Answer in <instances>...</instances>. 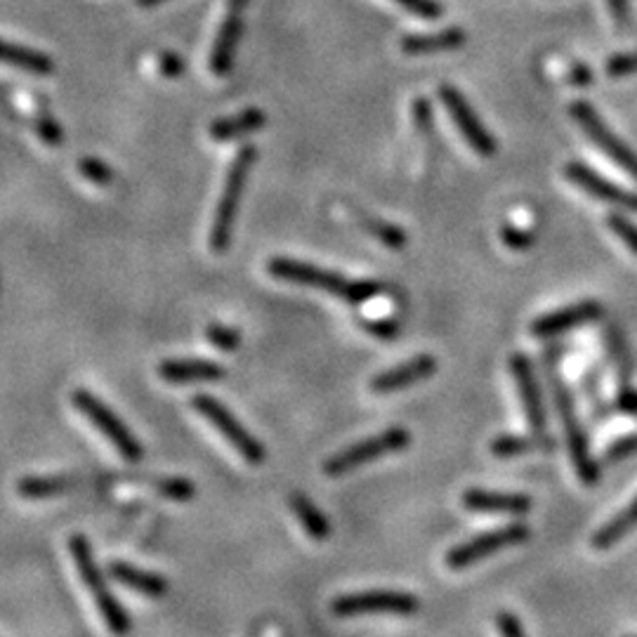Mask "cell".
I'll use <instances>...</instances> for the list:
<instances>
[{
	"instance_id": "19",
	"label": "cell",
	"mask_w": 637,
	"mask_h": 637,
	"mask_svg": "<svg viewBox=\"0 0 637 637\" xmlns=\"http://www.w3.org/2000/svg\"><path fill=\"white\" fill-rule=\"evenodd\" d=\"M109 576L121 583V586L135 590V593H140L144 597H151V600H161V597H166L170 590V583L166 581V576L156 574V571L140 569L130 562H111Z\"/></svg>"
},
{
	"instance_id": "41",
	"label": "cell",
	"mask_w": 637,
	"mask_h": 637,
	"mask_svg": "<svg viewBox=\"0 0 637 637\" xmlns=\"http://www.w3.org/2000/svg\"><path fill=\"white\" fill-rule=\"evenodd\" d=\"M607 5L609 15H612L616 26H619V29H628L630 19H633V15H630V0H607Z\"/></svg>"
},
{
	"instance_id": "40",
	"label": "cell",
	"mask_w": 637,
	"mask_h": 637,
	"mask_svg": "<svg viewBox=\"0 0 637 637\" xmlns=\"http://www.w3.org/2000/svg\"><path fill=\"white\" fill-rule=\"evenodd\" d=\"M635 451H637V435L621 437V439H616V442L607 449V461H609V463L623 461V458L633 456Z\"/></svg>"
},
{
	"instance_id": "11",
	"label": "cell",
	"mask_w": 637,
	"mask_h": 637,
	"mask_svg": "<svg viewBox=\"0 0 637 637\" xmlns=\"http://www.w3.org/2000/svg\"><path fill=\"white\" fill-rule=\"evenodd\" d=\"M437 95L446 107V111H449L453 126H456L458 133L465 137V142H468L479 156H494L498 151L496 137L484 128V123L479 121V116L475 114V109L470 107V102L465 100V95L458 93V90L449 83L439 85Z\"/></svg>"
},
{
	"instance_id": "32",
	"label": "cell",
	"mask_w": 637,
	"mask_h": 637,
	"mask_svg": "<svg viewBox=\"0 0 637 637\" xmlns=\"http://www.w3.org/2000/svg\"><path fill=\"white\" fill-rule=\"evenodd\" d=\"M413 123H416V130L423 137L432 140L435 137V111H432V104L428 97H418L413 102Z\"/></svg>"
},
{
	"instance_id": "37",
	"label": "cell",
	"mask_w": 637,
	"mask_h": 637,
	"mask_svg": "<svg viewBox=\"0 0 637 637\" xmlns=\"http://www.w3.org/2000/svg\"><path fill=\"white\" fill-rule=\"evenodd\" d=\"M36 133L41 135V140L48 144V147H59L64 140L62 128L57 126V121L50 114H41L36 118Z\"/></svg>"
},
{
	"instance_id": "21",
	"label": "cell",
	"mask_w": 637,
	"mask_h": 637,
	"mask_svg": "<svg viewBox=\"0 0 637 637\" xmlns=\"http://www.w3.org/2000/svg\"><path fill=\"white\" fill-rule=\"evenodd\" d=\"M0 64H8V67L34 76H50L55 71V62L48 55L26 48V45L3 41V38H0Z\"/></svg>"
},
{
	"instance_id": "39",
	"label": "cell",
	"mask_w": 637,
	"mask_h": 637,
	"mask_svg": "<svg viewBox=\"0 0 637 637\" xmlns=\"http://www.w3.org/2000/svg\"><path fill=\"white\" fill-rule=\"evenodd\" d=\"M496 626H498V633H501V637H527L524 623L517 619V616L512 612H498Z\"/></svg>"
},
{
	"instance_id": "5",
	"label": "cell",
	"mask_w": 637,
	"mask_h": 637,
	"mask_svg": "<svg viewBox=\"0 0 637 637\" xmlns=\"http://www.w3.org/2000/svg\"><path fill=\"white\" fill-rule=\"evenodd\" d=\"M409 444H411V432L406 428H399V425H394V428H387L383 432H378V435L366 437L361 439V442L338 451L336 456H331L324 463V472L328 477L347 475V472L364 468V465L376 461V458L409 449Z\"/></svg>"
},
{
	"instance_id": "25",
	"label": "cell",
	"mask_w": 637,
	"mask_h": 637,
	"mask_svg": "<svg viewBox=\"0 0 637 637\" xmlns=\"http://www.w3.org/2000/svg\"><path fill=\"white\" fill-rule=\"evenodd\" d=\"M635 527H637V496L619 512V515L614 517V520H609L600 531H597V534L593 536V548L597 550L612 548V545L619 543L621 538L626 536L628 531H633Z\"/></svg>"
},
{
	"instance_id": "30",
	"label": "cell",
	"mask_w": 637,
	"mask_h": 637,
	"mask_svg": "<svg viewBox=\"0 0 637 637\" xmlns=\"http://www.w3.org/2000/svg\"><path fill=\"white\" fill-rule=\"evenodd\" d=\"M156 489H159V494H163L166 498H170V501H192L194 494H196V487L189 479H182V477H168V479H159V484H156Z\"/></svg>"
},
{
	"instance_id": "27",
	"label": "cell",
	"mask_w": 637,
	"mask_h": 637,
	"mask_svg": "<svg viewBox=\"0 0 637 637\" xmlns=\"http://www.w3.org/2000/svg\"><path fill=\"white\" fill-rule=\"evenodd\" d=\"M541 442H548V437H538V432L534 437H524V435H501L491 442V453L498 458H512V456H522V453L541 449Z\"/></svg>"
},
{
	"instance_id": "12",
	"label": "cell",
	"mask_w": 637,
	"mask_h": 637,
	"mask_svg": "<svg viewBox=\"0 0 637 637\" xmlns=\"http://www.w3.org/2000/svg\"><path fill=\"white\" fill-rule=\"evenodd\" d=\"M564 175H567V180L571 182V185L583 189V192L593 196V199L609 203V206H614V208L633 210V213H637V194L635 192H628V189L614 185V182H609L607 177L600 175L590 166H586V163H581V161L567 163V166H564Z\"/></svg>"
},
{
	"instance_id": "20",
	"label": "cell",
	"mask_w": 637,
	"mask_h": 637,
	"mask_svg": "<svg viewBox=\"0 0 637 637\" xmlns=\"http://www.w3.org/2000/svg\"><path fill=\"white\" fill-rule=\"evenodd\" d=\"M468 43V34L458 26L437 31V34H420V36H404L402 38V52L411 57L423 55H439V52H453Z\"/></svg>"
},
{
	"instance_id": "44",
	"label": "cell",
	"mask_w": 637,
	"mask_h": 637,
	"mask_svg": "<svg viewBox=\"0 0 637 637\" xmlns=\"http://www.w3.org/2000/svg\"><path fill=\"white\" fill-rule=\"evenodd\" d=\"M161 3H168V0H137V5H142V8H156Z\"/></svg>"
},
{
	"instance_id": "9",
	"label": "cell",
	"mask_w": 637,
	"mask_h": 637,
	"mask_svg": "<svg viewBox=\"0 0 637 637\" xmlns=\"http://www.w3.org/2000/svg\"><path fill=\"white\" fill-rule=\"evenodd\" d=\"M569 114L574 116V121L579 123L583 133L588 135V140L593 142L597 149L604 151L623 173H628L633 180H637V154L619 135L612 133V128L602 121V116L597 114L593 104H588L586 100L571 102Z\"/></svg>"
},
{
	"instance_id": "36",
	"label": "cell",
	"mask_w": 637,
	"mask_h": 637,
	"mask_svg": "<svg viewBox=\"0 0 637 637\" xmlns=\"http://www.w3.org/2000/svg\"><path fill=\"white\" fill-rule=\"evenodd\" d=\"M156 64H159V74L163 78H170V81H173V78H180V76L187 74L185 59L177 55V52H170V50L161 52L159 59H156Z\"/></svg>"
},
{
	"instance_id": "2",
	"label": "cell",
	"mask_w": 637,
	"mask_h": 637,
	"mask_svg": "<svg viewBox=\"0 0 637 637\" xmlns=\"http://www.w3.org/2000/svg\"><path fill=\"white\" fill-rule=\"evenodd\" d=\"M255 161H258V147L246 144V147L236 151L232 163H229L225 187H222L218 208H215L213 227H210V248L215 253H225L229 244H232V232L236 215H239L241 196H244L246 180L251 175Z\"/></svg>"
},
{
	"instance_id": "24",
	"label": "cell",
	"mask_w": 637,
	"mask_h": 637,
	"mask_svg": "<svg viewBox=\"0 0 637 637\" xmlns=\"http://www.w3.org/2000/svg\"><path fill=\"white\" fill-rule=\"evenodd\" d=\"M288 503H291V510L295 512V517H298L302 529H305L314 541H326V538L331 536V522H328V517L317 508V503H314L310 496L291 494Z\"/></svg>"
},
{
	"instance_id": "22",
	"label": "cell",
	"mask_w": 637,
	"mask_h": 637,
	"mask_svg": "<svg viewBox=\"0 0 637 637\" xmlns=\"http://www.w3.org/2000/svg\"><path fill=\"white\" fill-rule=\"evenodd\" d=\"M267 116L262 109H246L241 114L220 118L210 126V137L215 142H229V140H239V137H246L251 133H258V130L265 128Z\"/></svg>"
},
{
	"instance_id": "1",
	"label": "cell",
	"mask_w": 637,
	"mask_h": 637,
	"mask_svg": "<svg viewBox=\"0 0 637 637\" xmlns=\"http://www.w3.org/2000/svg\"><path fill=\"white\" fill-rule=\"evenodd\" d=\"M267 272L279 281L319 288V291H326L328 295H336V298L345 300L347 305H364V302L378 298L385 291L380 281L345 279L338 272H331V269H321L317 265H310V262L291 258L269 260Z\"/></svg>"
},
{
	"instance_id": "34",
	"label": "cell",
	"mask_w": 637,
	"mask_h": 637,
	"mask_svg": "<svg viewBox=\"0 0 637 637\" xmlns=\"http://www.w3.org/2000/svg\"><path fill=\"white\" fill-rule=\"evenodd\" d=\"M609 78H623L630 74H637V52H623V55H614L604 64Z\"/></svg>"
},
{
	"instance_id": "14",
	"label": "cell",
	"mask_w": 637,
	"mask_h": 637,
	"mask_svg": "<svg viewBox=\"0 0 637 637\" xmlns=\"http://www.w3.org/2000/svg\"><path fill=\"white\" fill-rule=\"evenodd\" d=\"M602 317V305L595 300H581L574 302V305L562 307V310L548 312L543 317H538L534 324H531V336L534 338H555L562 336V333L571 331V328H579L583 324H590V321Z\"/></svg>"
},
{
	"instance_id": "10",
	"label": "cell",
	"mask_w": 637,
	"mask_h": 637,
	"mask_svg": "<svg viewBox=\"0 0 637 637\" xmlns=\"http://www.w3.org/2000/svg\"><path fill=\"white\" fill-rule=\"evenodd\" d=\"M529 536L531 531L524 522H512L505 524L501 529L484 531V534L472 536L470 541L458 543L456 548H451L449 555H446V564H449L451 569H468L472 564L487 560L489 555L498 553V550L527 543Z\"/></svg>"
},
{
	"instance_id": "35",
	"label": "cell",
	"mask_w": 637,
	"mask_h": 637,
	"mask_svg": "<svg viewBox=\"0 0 637 637\" xmlns=\"http://www.w3.org/2000/svg\"><path fill=\"white\" fill-rule=\"evenodd\" d=\"M361 328L371 336H376L380 340H397L399 338V324L394 319H361Z\"/></svg>"
},
{
	"instance_id": "31",
	"label": "cell",
	"mask_w": 637,
	"mask_h": 637,
	"mask_svg": "<svg viewBox=\"0 0 637 637\" xmlns=\"http://www.w3.org/2000/svg\"><path fill=\"white\" fill-rule=\"evenodd\" d=\"M206 338L215 347H220L222 352H234L236 347L241 345V333L236 331V328L225 326V324H210L206 328Z\"/></svg>"
},
{
	"instance_id": "26",
	"label": "cell",
	"mask_w": 637,
	"mask_h": 637,
	"mask_svg": "<svg viewBox=\"0 0 637 637\" xmlns=\"http://www.w3.org/2000/svg\"><path fill=\"white\" fill-rule=\"evenodd\" d=\"M357 222L366 234L380 241L385 248H390V251H404V248L409 246V234H406L402 227L392 225V222L380 220L376 215L369 213H357Z\"/></svg>"
},
{
	"instance_id": "15",
	"label": "cell",
	"mask_w": 637,
	"mask_h": 637,
	"mask_svg": "<svg viewBox=\"0 0 637 637\" xmlns=\"http://www.w3.org/2000/svg\"><path fill=\"white\" fill-rule=\"evenodd\" d=\"M435 371L437 359L432 357V354H418V357L404 361V364H397L394 369L378 373V376L371 380V390L376 394L402 392L406 387L420 383V380H428L430 376H435Z\"/></svg>"
},
{
	"instance_id": "17",
	"label": "cell",
	"mask_w": 637,
	"mask_h": 637,
	"mask_svg": "<svg viewBox=\"0 0 637 637\" xmlns=\"http://www.w3.org/2000/svg\"><path fill=\"white\" fill-rule=\"evenodd\" d=\"M159 376L168 383H213L227 376L225 366L208 359H166L159 364Z\"/></svg>"
},
{
	"instance_id": "43",
	"label": "cell",
	"mask_w": 637,
	"mask_h": 637,
	"mask_svg": "<svg viewBox=\"0 0 637 637\" xmlns=\"http://www.w3.org/2000/svg\"><path fill=\"white\" fill-rule=\"evenodd\" d=\"M248 0H227V12H234V15H241L246 10Z\"/></svg>"
},
{
	"instance_id": "28",
	"label": "cell",
	"mask_w": 637,
	"mask_h": 637,
	"mask_svg": "<svg viewBox=\"0 0 637 637\" xmlns=\"http://www.w3.org/2000/svg\"><path fill=\"white\" fill-rule=\"evenodd\" d=\"M78 170H81V175L85 177V180L93 182V185L109 187L111 182H114V170H111L104 161L95 159V156H83V159L78 161Z\"/></svg>"
},
{
	"instance_id": "42",
	"label": "cell",
	"mask_w": 637,
	"mask_h": 637,
	"mask_svg": "<svg viewBox=\"0 0 637 637\" xmlns=\"http://www.w3.org/2000/svg\"><path fill=\"white\" fill-rule=\"evenodd\" d=\"M569 83L576 85V88H588V85L593 83V71H590L588 64H583V62L571 64Z\"/></svg>"
},
{
	"instance_id": "7",
	"label": "cell",
	"mask_w": 637,
	"mask_h": 637,
	"mask_svg": "<svg viewBox=\"0 0 637 637\" xmlns=\"http://www.w3.org/2000/svg\"><path fill=\"white\" fill-rule=\"evenodd\" d=\"M192 406L208 420L210 425H213L215 430L222 432V437H225L227 442L246 458V463L260 465L262 461H265L267 451L260 439L255 437L253 432H248L246 425L241 423V420L236 418L234 413L220 402V399L210 397V394H196V397L192 399Z\"/></svg>"
},
{
	"instance_id": "18",
	"label": "cell",
	"mask_w": 637,
	"mask_h": 637,
	"mask_svg": "<svg viewBox=\"0 0 637 637\" xmlns=\"http://www.w3.org/2000/svg\"><path fill=\"white\" fill-rule=\"evenodd\" d=\"M241 36H244V19H241V15H234V12H227L225 22H222L218 36H215L213 50H210L208 64L215 76H227L232 71Z\"/></svg>"
},
{
	"instance_id": "4",
	"label": "cell",
	"mask_w": 637,
	"mask_h": 637,
	"mask_svg": "<svg viewBox=\"0 0 637 637\" xmlns=\"http://www.w3.org/2000/svg\"><path fill=\"white\" fill-rule=\"evenodd\" d=\"M548 380H550V390H553L557 413H560V418L564 423V435H567V444H569L571 461H574V468H576V472H579L583 484L595 487L597 479H600V468H597L593 453H590L588 435L581 425L579 411H576L569 387L564 385L560 373L555 371L553 361H548Z\"/></svg>"
},
{
	"instance_id": "16",
	"label": "cell",
	"mask_w": 637,
	"mask_h": 637,
	"mask_svg": "<svg viewBox=\"0 0 637 637\" xmlns=\"http://www.w3.org/2000/svg\"><path fill=\"white\" fill-rule=\"evenodd\" d=\"M463 505L472 512H501V515H527L531 510V498L527 494H510V491L468 489L463 494Z\"/></svg>"
},
{
	"instance_id": "8",
	"label": "cell",
	"mask_w": 637,
	"mask_h": 637,
	"mask_svg": "<svg viewBox=\"0 0 637 637\" xmlns=\"http://www.w3.org/2000/svg\"><path fill=\"white\" fill-rule=\"evenodd\" d=\"M331 609L340 619L369 614L413 616L420 609V600L413 593H402V590H364V593L336 597L331 602Z\"/></svg>"
},
{
	"instance_id": "38",
	"label": "cell",
	"mask_w": 637,
	"mask_h": 637,
	"mask_svg": "<svg viewBox=\"0 0 637 637\" xmlns=\"http://www.w3.org/2000/svg\"><path fill=\"white\" fill-rule=\"evenodd\" d=\"M402 8H406L409 12H413V15L423 17V19H437L442 17V5L435 3V0H397Z\"/></svg>"
},
{
	"instance_id": "13",
	"label": "cell",
	"mask_w": 637,
	"mask_h": 637,
	"mask_svg": "<svg viewBox=\"0 0 637 637\" xmlns=\"http://www.w3.org/2000/svg\"><path fill=\"white\" fill-rule=\"evenodd\" d=\"M510 373L515 378L517 392H520L524 413H527V420L531 425V430L543 435L545 423H548V413H545V402H543V392L541 385H538L534 364L527 354L515 352L510 357Z\"/></svg>"
},
{
	"instance_id": "29",
	"label": "cell",
	"mask_w": 637,
	"mask_h": 637,
	"mask_svg": "<svg viewBox=\"0 0 637 637\" xmlns=\"http://www.w3.org/2000/svg\"><path fill=\"white\" fill-rule=\"evenodd\" d=\"M607 227L612 229L614 236H619V241L628 248L630 253L637 255V225L635 222H630L626 215H621V213H609Z\"/></svg>"
},
{
	"instance_id": "33",
	"label": "cell",
	"mask_w": 637,
	"mask_h": 637,
	"mask_svg": "<svg viewBox=\"0 0 637 637\" xmlns=\"http://www.w3.org/2000/svg\"><path fill=\"white\" fill-rule=\"evenodd\" d=\"M501 239L510 251H529V248L536 244V236L517 225H505L501 229Z\"/></svg>"
},
{
	"instance_id": "23",
	"label": "cell",
	"mask_w": 637,
	"mask_h": 637,
	"mask_svg": "<svg viewBox=\"0 0 637 637\" xmlns=\"http://www.w3.org/2000/svg\"><path fill=\"white\" fill-rule=\"evenodd\" d=\"M81 482V477L74 475H36V477H22L17 484V494L31 501H41V498L62 496L67 491H74Z\"/></svg>"
},
{
	"instance_id": "3",
	"label": "cell",
	"mask_w": 637,
	"mask_h": 637,
	"mask_svg": "<svg viewBox=\"0 0 637 637\" xmlns=\"http://www.w3.org/2000/svg\"><path fill=\"white\" fill-rule=\"evenodd\" d=\"M69 553H71V557H74L78 576H81L83 586L90 590V595H93V600L97 604V609H100L104 623H107L109 630L116 637H126L130 633V626H133V623H130L128 612L123 609V604L116 600V595L111 593L107 579H104L100 567H97L93 545H90V541L85 536L76 534V536H71V541H69Z\"/></svg>"
},
{
	"instance_id": "6",
	"label": "cell",
	"mask_w": 637,
	"mask_h": 637,
	"mask_svg": "<svg viewBox=\"0 0 637 637\" xmlns=\"http://www.w3.org/2000/svg\"><path fill=\"white\" fill-rule=\"evenodd\" d=\"M71 404L76 406V411L81 413V416H85L95 425V430L100 432V435L109 439L111 446H114L126 461H142L144 446L140 444V439H137L133 432L128 430V425L111 411L109 404H104L102 399H97L95 394L88 390H76L71 394Z\"/></svg>"
}]
</instances>
